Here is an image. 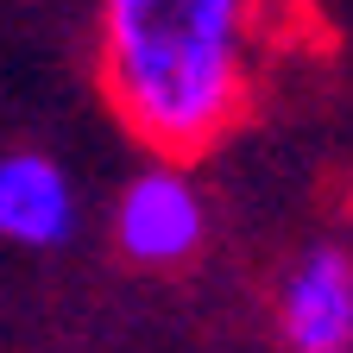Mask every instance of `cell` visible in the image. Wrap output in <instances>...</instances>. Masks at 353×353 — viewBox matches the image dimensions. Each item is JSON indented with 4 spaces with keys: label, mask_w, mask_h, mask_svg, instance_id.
I'll return each instance as SVG.
<instances>
[{
    "label": "cell",
    "mask_w": 353,
    "mask_h": 353,
    "mask_svg": "<svg viewBox=\"0 0 353 353\" xmlns=\"http://www.w3.org/2000/svg\"><path fill=\"white\" fill-rule=\"evenodd\" d=\"M259 0H101V82L152 152L190 158L246 108Z\"/></svg>",
    "instance_id": "obj_1"
},
{
    "label": "cell",
    "mask_w": 353,
    "mask_h": 353,
    "mask_svg": "<svg viewBox=\"0 0 353 353\" xmlns=\"http://www.w3.org/2000/svg\"><path fill=\"white\" fill-rule=\"evenodd\" d=\"M208 234L202 190L176 164L139 170L114 202V240L132 265H183Z\"/></svg>",
    "instance_id": "obj_2"
},
{
    "label": "cell",
    "mask_w": 353,
    "mask_h": 353,
    "mask_svg": "<svg viewBox=\"0 0 353 353\" xmlns=\"http://www.w3.org/2000/svg\"><path fill=\"white\" fill-rule=\"evenodd\" d=\"M284 353H353V259L341 246L303 252L278 290Z\"/></svg>",
    "instance_id": "obj_3"
},
{
    "label": "cell",
    "mask_w": 353,
    "mask_h": 353,
    "mask_svg": "<svg viewBox=\"0 0 353 353\" xmlns=\"http://www.w3.org/2000/svg\"><path fill=\"white\" fill-rule=\"evenodd\" d=\"M76 234V190L63 164L44 152H7L0 158V240L51 252Z\"/></svg>",
    "instance_id": "obj_4"
}]
</instances>
